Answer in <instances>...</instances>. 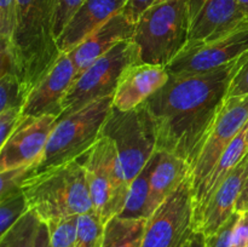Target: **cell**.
<instances>
[{
  "mask_svg": "<svg viewBox=\"0 0 248 247\" xmlns=\"http://www.w3.org/2000/svg\"><path fill=\"white\" fill-rule=\"evenodd\" d=\"M247 53L205 74L170 75L167 84L144 103L155 124L157 152L181 157L191 170L227 102L230 84Z\"/></svg>",
  "mask_w": 248,
  "mask_h": 247,
  "instance_id": "6da1fadb",
  "label": "cell"
},
{
  "mask_svg": "<svg viewBox=\"0 0 248 247\" xmlns=\"http://www.w3.org/2000/svg\"><path fill=\"white\" fill-rule=\"evenodd\" d=\"M56 0H16V24L9 46L27 96L62 52L55 35Z\"/></svg>",
  "mask_w": 248,
  "mask_h": 247,
  "instance_id": "7a4b0ae2",
  "label": "cell"
},
{
  "mask_svg": "<svg viewBox=\"0 0 248 247\" xmlns=\"http://www.w3.org/2000/svg\"><path fill=\"white\" fill-rule=\"evenodd\" d=\"M22 190L29 210L46 223L93 211L80 160L28 174L22 183Z\"/></svg>",
  "mask_w": 248,
  "mask_h": 247,
  "instance_id": "3957f363",
  "label": "cell"
},
{
  "mask_svg": "<svg viewBox=\"0 0 248 247\" xmlns=\"http://www.w3.org/2000/svg\"><path fill=\"white\" fill-rule=\"evenodd\" d=\"M132 40L140 62L167 67L189 44L188 0L153 5L136 22Z\"/></svg>",
  "mask_w": 248,
  "mask_h": 247,
  "instance_id": "277c9868",
  "label": "cell"
},
{
  "mask_svg": "<svg viewBox=\"0 0 248 247\" xmlns=\"http://www.w3.org/2000/svg\"><path fill=\"white\" fill-rule=\"evenodd\" d=\"M113 110V96L97 99L75 113L61 116L40 161L28 174L79 160L101 138Z\"/></svg>",
  "mask_w": 248,
  "mask_h": 247,
  "instance_id": "5b68a950",
  "label": "cell"
},
{
  "mask_svg": "<svg viewBox=\"0 0 248 247\" xmlns=\"http://www.w3.org/2000/svg\"><path fill=\"white\" fill-rule=\"evenodd\" d=\"M102 135L114 143L124 181L133 179L156 153V130L145 104L127 111L113 108Z\"/></svg>",
  "mask_w": 248,
  "mask_h": 247,
  "instance_id": "8992f818",
  "label": "cell"
},
{
  "mask_svg": "<svg viewBox=\"0 0 248 247\" xmlns=\"http://www.w3.org/2000/svg\"><path fill=\"white\" fill-rule=\"evenodd\" d=\"M79 160L86 176L92 210L106 224L109 219L120 215L128 193L114 143L102 135Z\"/></svg>",
  "mask_w": 248,
  "mask_h": 247,
  "instance_id": "52a82bcc",
  "label": "cell"
},
{
  "mask_svg": "<svg viewBox=\"0 0 248 247\" xmlns=\"http://www.w3.org/2000/svg\"><path fill=\"white\" fill-rule=\"evenodd\" d=\"M136 62H140V58L135 41L128 39L119 43L75 77L63 99L61 116L75 113L97 99L114 96L124 70Z\"/></svg>",
  "mask_w": 248,
  "mask_h": 247,
  "instance_id": "ba28073f",
  "label": "cell"
},
{
  "mask_svg": "<svg viewBox=\"0 0 248 247\" xmlns=\"http://www.w3.org/2000/svg\"><path fill=\"white\" fill-rule=\"evenodd\" d=\"M190 174L148 218L142 247H186L195 232Z\"/></svg>",
  "mask_w": 248,
  "mask_h": 247,
  "instance_id": "9c48e42d",
  "label": "cell"
},
{
  "mask_svg": "<svg viewBox=\"0 0 248 247\" xmlns=\"http://www.w3.org/2000/svg\"><path fill=\"white\" fill-rule=\"evenodd\" d=\"M248 52V24L232 34L208 43H189L167 65L171 77L213 72Z\"/></svg>",
  "mask_w": 248,
  "mask_h": 247,
  "instance_id": "30bf717a",
  "label": "cell"
},
{
  "mask_svg": "<svg viewBox=\"0 0 248 247\" xmlns=\"http://www.w3.org/2000/svg\"><path fill=\"white\" fill-rule=\"evenodd\" d=\"M248 123V94L228 98L223 106L212 131L190 170L191 189L195 190L227 150L234 138Z\"/></svg>",
  "mask_w": 248,
  "mask_h": 247,
  "instance_id": "8fae6325",
  "label": "cell"
},
{
  "mask_svg": "<svg viewBox=\"0 0 248 247\" xmlns=\"http://www.w3.org/2000/svg\"><path fill=\"white\" fill-rule=\"evenodd\" d=\"M58 119L57 115L51 114L22 116L18 126L6 142L0 145V172L18 167L34 169L45 152Z\"/></svg>",
  "mask_w": 248,
  "mask_h": 247,
  "instance_id": "7c38bea8",
  "label": "cell"
},
{
  "mask_svg": "<svg viewBox=\"0 0 248 247\" xmlns=\"http://www.w3.org/2000/svg\"><path fill=\"white\" fill-rule=\"evenodd\" d=\"M189 43H208L248 24L237 0H188Z\"/></svg>",
  "mask_w": 248,
  "mask_h": 247,
  "instance_id": "4fadbf2b",
  "label": "cell"
},
{
  "mask_svg": "<svg viewBox=\"0 0 248 247\" xmlns=\"http://www.w3.org/2000/svg\"><path fill=\"white\" fill-rule=\"evenodd\" d=\"M77 73L68 53H62L55 64L31 90L22 108V116L57 115L63 113L62 103Z\"/></svg>",
  "mask_w": 248,
  "mask_h": 247,
  "instance_id": "5bb4252c",
  "label": "cell"
},
{
  "mask_svg": "<svg viewBox=\"0 0 248 247\" xmlns=\"http://www.w3.org/2000/svg\"><path fill=\"white\" fill-rule=\"evenodd\" d=\"M169 80L170 73L164 65L132 63L124 70L119 80L113 96V108L127 111L143 106Z\"/></svg>",
  "mask_w": 248,
  "mask_h": 247,
  "instance_id": "9a60e30c",
  "label": "cell"
},
{
  "mask_svg": "<svg viewBox=\"0 0 248 247\" xmlns=\"http://www.w3.org/2000/svg\"><path fill=\"white\" fill-rule=\"evenodd\" d=\"M135 28L136 24L128 21L121 11L87 36L74 50L68 52L74 63L77 77L119 43L132 39Z\"/></svg>",
  "mask_w": 248,
  "mask_h": 247,
  "instance_id": "2e32d148",
  "label": "cell"
},
{
  "mask_svg": "<svg viewBox=\"0 0 248 247\" xmlns=\"http://www.w3.org/2000/svg\"><path fill=\"white\" fill-rule=\"evenodd\" d=\"M126 2L127 0H85L57 38L61 52L74 50L87 36L123 11Z\"/></svg>",
  "mask_w": 248,
  "mask_h": 247,
  "instance_id": "e0dca14e",
  "label": "cell"
},
{
  "mask_svg": "<svg viewBox=\"0 0 248 247\" xmlns=\"http://www.w3.org/2000/svg\"><path fill=\"white\" fill-rule=\"evenodd\" d=\"M248 176V153L218 188L196 225L205 236L217 232L235 212L242 186Z\"/></svg>",
  "mask_w": 248,
  "mask_h": 247,
  "instance_id": "ac0fdd59",
  "label": "cell"
},
{
  "mask_svg": "<svg viewBox=\"0 0 248 247\" xmlns=\"http://www.w3.org/2000/svg\"><path fill=\"white\" fill-rule=\"evenodd\" d=\"M248 124V123H247ZM247 125L241 130V132L234 138L229 147L227 148L220 159L213 167L211 173L205 178V181L193 190L194 200V218H195V230L196 225L200 222L201 216L210 203L211 199L218 190L223 182L227 179L230 172L240 164L242 159L248 153V140H247Z\"/></svg>",
  "mask_w": 248,
  "mask_h": 247,
  "instance_id": "d6986e66",
  "label": "cell"
},
{
  "mask_svg": "<svg viewBox=\"0 0 248 247\" xmlns=\"http://www.w3.org/2000/svg\"><path fill=\"white\" fill-rule=\"evenodd\" d=\"M190 174V166L181 157L166 152H157L150 176V212L177 190L182 182Z\"/></svg>",
  "mask_w": 248,
  "mask_h": 247,
  "instance_id": "ffe728a7",
  "label": "cell"
},
{
  "mask_svg": "<svg viewBox=\"0 0 248 247\" xmlns=\"http://www.w3.org/2000/svg\"><path fill=\"white\" fill-rule=\"evenodd\" d=\"M147 220L115 216L104 225L102 247H142Z\"/></svg>",
  "mask_w": 248,
  "mask_h": 247,
  "instance_id": "44dd1931",
  "label": "cell"
},
{
  "mask_svg": "<svg viewBox=\"0 0 248 247\" xmlns=\"http://www.w3.org/2000/svg\"><path fill=\"white\" fill-rule=\"evenodd\" d=\"M155 155L149 160L147 166L142 170L130 184L125 206L120 212L124 218H142L148 219L152 216L150 212V176L155 164Z\"/></svg>",
  "mask_w": 248,
  "mask_h": 247,
  "instance_id": "7402d4cb",
  "label": "cell"
},
{
  "mask_svg": "<svg viewBox=\"0 0 248 247\" xmlns=\"http://www.w3.org/2000/svg\"><path fill=\"white\" fill-rule=\"evenodd\" d=\"M41 219L29 210L16 224L0 236V247H34Z\"/></svg>",
  "mask_w": 248,
  "mask_h": 247,
  "instance_id": "603a6c76",
  "label": "cell"
},
{
  "mask_svg": "<svg viewBox=\"0 0 248 247\" xmlns=\"http://www.w3.org/2000/svg\"><path fill=\"white\" fill-rule=\"evenodd\" d=\"M104 225L103 220L93 211L79 216L75 247H102Z\"/></svg>",
  "mask_w": 248,
  "mask_h": 247,
  "instance_id": "cb8c5ba5",
  "label": "cell"
},
{
  "mask_svg": "<svg viewBox=\"0 0 248 247\" xmlns=\"http://www.w3.org/2000/svg\"><path fill=\"white\" fill-rule=\"evenodd\" d=\"M28 211V201L22 188L0 199V236L14 227Z\"/></svg>",
  "mask_w": 248,
  "mask_h": 247,
  "instance_id": "d4e9b609",
  "label": "cell"
},
{
  "mask_svg": "<svg viewBox=\"0 0 248 247\" xmlns=\"http://www.w3.org/2000/svg\"><path fill=\"white\" fill-rule=\"evenodd\" d=\"M27 93L16 73L0 75V111L10 108H23Z\"/></svg>",
  "mask_w": 248,
  "mask_h": 247,
  "instance_id": "484cf974",
  "label": "cell"
},
{
  "mask_svg": "<svg viewBox=\"0 0 248 247\" xmlns=\"http://www.w3.org/2000/svg\"><path fill=\"white\" fill-rule=\"evenodd\" d=\"M46 223V222H45ZM51 247H75L78 217L47 222Z\"/></svg>",
  "mask_w": 248,
  "mask_h": 247,
  "instance_id": "4316f807",
  "label": "cell"
},
{
  "mask_svg": "<svg viewBox=\"0 0 248 247\" xmlns=\"http://www.w3.org/2000/svg\"><path fill=\"white\" fill-rule=\"evenodd\" d=\"M16 24V0H0V41L10 44Z\"/></svg>",
  "mask_w": 248,
  "mask_h": 247,
  "instance_id": "83f0119b",
  "label": "cell"
},
{
  "mask_svg": "<svg viewBox=\"0 0 248 247\" xmlns=\"http://www.w3.org/2000/svg\"><path fill=\"white\" fill-rule=\"evenodd\" d=\"M29 170V167H18L0 172V199L6 198L10 194L19 190L22 188V183L28 176Z\"/></svg>",
  "mask_w": 248,
  "mask_h": 247,
  "instance_id": "f1b7e54d",
  "label": "cell"
},
{
  "mask_svg": "<svg viewBox=\"0 0 248 247\" xmlns=\"http://www.w3.org/2000/svg\"><path fill=\"white\" fill-rule=\"evenodd\" d=\"M85 0H56V16H55V35L60 36L63 29L72 19L75 12L79 10Z\"/></svg>",
  "mask_w": 248,
  "mask_h": 247,
  "instance_id": "f546056e",
  "label": "cell"
},
{
  "mask_svg": "<svg viewBox=\"0 0 248 247\" xmlns=\"http://www.w3.org/2000/svg\"><path fill=\"white\" fill-rule=\"evenodd\" d=\"M237 218L239 212H235L217 232L205 236L206 247H232V232Z\"/></svg>",
  "mask_w": 248,
  "mask_h": 247,
  "instance_id": "4dcf8cb0",
  "label": "cell"
},
{
  "mask_svg": "<svg viewBox=\"0 0 248 247\" xmlns=\"http://www.w3.org/2000/svg\"><path fill=\"white\" fill-rule=\"evenodd\" d=\"M22 120L21 108H10L0 111V145L4 144Z\"/></svg>",
  "mask_w": 248,
  "mask_h": 247,
  "instance_id": "1f68e13d",
  "label": "cell"
},
{
  "mask_svg": "<svg viewBox=\"0 0 248 247\" xmlns=\"http://www.w3.org/2000/svg\"><path fill=\"white\" fill-rule=\"evenodd\" d=\"M246 94H248V53L230 84L228 98L246 96Z\"/></svg>",
  "mask_w": 248,
  "mask_h": 247,
  "instance_id": "d6a6232c",
  "label": "cell"
},
{
  "mask_svg": "<svg viewBox=\"0 0 248 247\" xmlns=\"http://www.w3.org/2000/svg\"><path fill=\"white\" fill-rule=\"evenodd\" d=\"M162 1H166V0H127L123 12L127 17L128 21L136 24V22L149 7Z\"/></svg>",
  "mask_w": 248,
  "mask_h": 247,
  "instance_id": "836d02e7",
  "label": "cell"
},
{
  "mask_svg": "<svg viewBox=\"0 0 248 247\" xmlns=\"http://www.w3.org/2000/svg\"><path fill=\"white\" fill-rule=\"evenodd\" d=\"M248 245V211L239 212V218L232 232V247H246Z\"/></svg>",
  "mask_w": 248,
  "mask_h": 247,
  "instance_id": "e575fe53",
  "label": "cell"
},
{
  "mask_svg": "<svg viewBox=\"0 0 248 247\" xmlns=\"http://www.w3.org/2000/svg\"><path fill=\"white\" fill-rule=\"evenodd\" d=\"M34 247H51L50 229H48L47 223L43 222V220H41L40 225L38 228V232H36Z\"/></svg>",
  "mask_w": 248,
  "mask_h": 247,
  "instance_id": "d590c367",
  "label": "cell"
},
{
  "mask_svg": "<svg viewBox=\"0 0 248 247\" xmlns=\"http://www.w3.org/2000/svg\"><path fill=\"white\" fill-rule=\"evenodd\" d=\"M244 211H248V176L236 203V212H244Z\"/></svg>",
  "mask_w": 248,
  "mask_h": 247,
  "instance_id": "8d00e7d4",
  "label": "cell"
},
{
  "mask_svg": "<svg viewBox=\"0 0 248 247\" xmlns=\"http://www.w3.org/2000/svg\"><path fill=\"white\" fill-rule=\"evenodd\" d=\"M186 247H206L205 235L200 232H195L189 240Z\"/></svg>",
  "mask_w": 248,
  "mask_h": 247,
  "instance_id": "74e56055",
  "label": "cell"
},
{
  "mask_svg": "<svg viewBox=\"0 0 248 247\" xmlns=\"http://www.w3.org/2000/svg\"><path fill=\"white\" fill-rule=\"evenodd\" d=\"M239 1V4L241 5L242 9L245 10V12L248 15V0H237Z\"/></svg>",
  "mask_w": 248,
  "mask_h": 247,
  "instance_id": "f35d334b",
  "label": "cell"
},
{
  "mask_svg": "<svg viewBox=\"0 0 248 247\" xmlns=\"http://www.w3.org/2000/svg\"><path fill=\"white\" fill-rule=\"evenodd\" d=\"M246 135H247V140H248V124H247V131H246Z\"/></svg>",
  "mask_w": 248,
  "mask_h": 247,
  "instance_id": "ab89813d",
  "label": "cell"
},
{
  "mask_svg": "<svg viewBox=\"0 0 248 247\" xmlns=\"http://www.w3.org/2000/svg\"><path fill=\"white\" fill-rule=\"evenodd\" d=\"M246 247H248V245H247V246H246Z\"/></svg>",
  "mask_w": 248,
  "mask_h": 247,
  "instance_id": "60d3db41",
  "label": "cell"
}]
</instances>
